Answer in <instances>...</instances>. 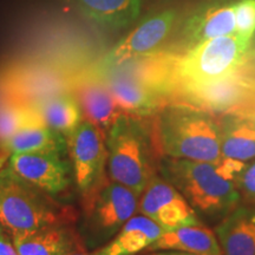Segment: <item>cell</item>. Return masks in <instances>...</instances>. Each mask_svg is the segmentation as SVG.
<instances>
[{
	"label": "cell",
	"mask_w": 255,
	"mask_h": 255,
	"mask_svg": "<svg viewBox=\"0 0 255 255\" xmlns=\"http://www.w3.org/2000/svg\"><path fill=\"white\" fill-rule=\"evenodd\" d=\"M109 178L141 196L155 176L163 156L154 116L122 114L107 132Z\"/></svg>",
	"instance_id": "1"
},
{
	"label": "cell",
	"mask_w": 255,
	"mask_h": 255,
	"mask_svg": "<svg viewBox=\"0 0 255 255\" xmlns=\"http://www.w3.org/2000/svg\"><path fill=\"white\" fill-rule=\"evenodd\" d=\"M163 156L216 164L223 157L218 115L184 103H170L154 116Z\"/></svg>",
	"instance_id": "2"
},
{
	"label": "cell",
	"mask_w": 255,
	"mask_h": 255,
	"mask_svg": "<svg viewBox=\"0 0 255 255\" xmlns=\"http://www.w3.org/2000/svg\"><path fill=\"white\" fill-rule=\"evenodd\" d=\"M72 219L71 208L19 176L8 163L0 170V226L12 238Z\"/></svg>",
	"instance_id": "3"
},
{
	"label": "cell",
	"mask_w": 255,
	"mask_h": 255,
	"mask_svg": "<svg viewBox=\"0 0 255 255\" xmlns=\"http://www.w3.org/2000/svg\"><path fill=\"white\" fill-rule=\"evenodd\" d=\"M159 171L191 208L206 218H226L241 200L235 183L220 176L212 163L164 156Z\"/></svg>",
	"instance_id": "4"
},
{
	"label": "cell",
	"mask_w": 255,
	"mask_h": 255,
	"mask_svg": "<svg viewBox=\"0 0 255 255\" xmlns=\"http://www.w3.org/2000/svg\"><path fill=\"white\" fill-rule=\"evenodd\" d=\"M251 41L233 33L206 40L180 53L176 62L177 90L218 81L237 71L247 62Z\"/></svg>",
	"instance_id": "5"
},
{
	"label": "cell",
	"mask_w": 255,
	"mask_h": 255,
	"mask_svg": "<svg viewBox=\"0 0 255 255\" xmlns=\"http://www.w3.org/2000/svg\"><path fill=\"white\" fill-rule=\"evenodd\" d=\"M138 200L131 189L105 178L84 197L87 227L92 237L104 240L120 232L138 209Z\"/></svg>",
	"instance_id": "6"
},
{
	"label": "cell",
	"mask_w": 255,
	"mask_h": 255,
	"mask_svg": "<svg viewBox=\"0 0 255 255\" xmlns=\"http://www.w3.org/2000/svg\"><path fill=\"white\" fill-rule=\"evenodd\" d=\"M107 133L90 121L83 119L65 136L73 177L83 197L88 196L107 178Z\"/></svg>",
	"instance_id": "7"
},
{
	"label": "cell",
	"mask_w": 255,
	"mask_h": 255,
	"mask_svg": "<svg viewBox=\"0 0 255 255\" xmlns=\"http://www.w3.org/2000/svg\"><path fill=\"white\" fill-rule=\"evenodd\" d=\"M255 87V72L247 62L218 81L178 89L173 103H184L214 115L235 113L246 103Z\"/></svg>",
	"instance_id": "8"
},
{
	"label": "cell",
	"mask_w": 255,
	"mask_h": 255,
	"mask_svg": "<svg viewBox=\"0 0 255 255\" xmlns=\"http://www.w3.org/2000/svg\"><path fill=\"white\" fill-rule=\"evenodd\" d=\"M75 78L47 64H17L0 75V98L32 104L51 95L72 92Z\"/></svg>",
	"instance_id": "9"
},
{
	"label": "cell",
	"mask_w": 255,
	"mask_h": 255,
	"mask_svg": "<svg viewBox=\"0 0 255 255\" xmlns=\"http://www.w3.org/2000/svg\"><path fill=\"white\" fill-rule=\"evenodd\" d=\"M139 197L138 209L142 215L151 219L164 232L202 225L180 191L163 177L155 175Z\"/></svg>",
	"instance_id": "10"
},
{
	"label": "cell",
	"mask_w": 255,
	"mask_h": 255,
	"mask_svg": "<svg viewBox=\"0 0 255 255\" xmlns=\"http://www.w3.org/2000/svg\"><path fill=\"white\" fill-rule=\"evenodd\" d=\"M175 20L176 13L174 11H164L145 19L104 56L97 69L114 68L127 60L149 55L162 49V45L173 30Z\"/></svg>",
	"instance_id": "11"
},
{
	"label": "cell",
	"mask_w": 255,
	"mask_h": 255,
	"mask_svg": "<svg viewBox=\"0 0 255 255\" xmlns=\"http://www.w3.org/2000/svg\"><path fill=\"white\" fill-rule=\"evenodd\" d=\"M66 154L26 152L9 155L8 165L27 182L50 195L68 189L71 184L72 165Z\"/></svg>",
	"instance_id": "12"
},
{
	"label": "cell",
	"mask_w": 255,
	"mask_h": 255,
	"mask_svg": "<svg viewBox=\"0 0 255 255\" xmlns=\"http://www.w3.org/2000/svg\"><path fill=\"white\" fill-rule=\"evenodd\" d=\"M234 2L215 1L194 12L183 25L182 40L175 46L181 53L203 41L235 33Z\"/></svg>",
	"instance_id": "13"
},
{
	"label": "cell",
	"mask_w": 255,
	"mask_h": 255,
	"mask_svg": "<svg viewBox=\"0 0 255 255\" xmlns=\"http://www.w3.org/2000/svg\"><path fill=\"white\" fill-rule=\"evenodd\" d=\"M72 94L77 98L84 120L90 121L105 133L124 114L105 83L95 71L77 76Z\"/></svg>",
	"instance_id": "14"
},
{
	"label": "cell",
	"mask_w": 255,
	"mask_h": 255,
	"mask_svg": "<svg viewBox=\"0 0 255 255\" xmlns=\"http://www.w3.org/2000/svg\"><path fill=\"white\" fill-rule=\"evenodd\" d=\"M94 71L105 83L123 113L150 117L167 105L161 97L119 69H95Z\"/></svg>",
	"instance_id": "15"
},
{
	"label": "cell",
	"mask_w": 255,
	"mask_h": 255,
	"mask_svg": "<svg viewBox=\"0 0 255 255\" xmlns=\"http://www.w3.org/2000/svg\"><path fill=\"white\" fill-rule=\"evenodd\" d=\"M19 255H70L84 251L77 234L66 225H53L13 237Z\"/></svg>",
	"instance_id": "16"
},
{
	"label": "cell",
	"mask_w": 255,
	"mask_h": 255,
	"mask_svg": "<svg viewBox=\"0 0 255 255\" xmlns=\"http://www.w3.org/2000/svg\"><path fill=\"white\" fill-rule=\"evenodd\" d=\"M223 255H255V207H237L216 227Z\"/></svg>",
	"instance_id": "17"
},
{
	"label": "cell",
	"mask_w": 255,
	"mask_h": 255,
	"mask_svg": "<svg viewBox=\"0 0 255 255\" xmlns=\"http://www.w3.org/2000/svg\"><path fill=\"white\" fill-rule=\"evenodd\" d=\"M222 156L248 162L255 158V119L247 115H218Z\"/></svg>",
	"instance_id": "18"
},
{
	"label": "cell",
	"mask_w": 255,
	"mask_h": 255,
	"mask_svg": "<svg viewBox=\"0 0 255 255\" xmlns=\"http://www.w3.org/2000/svg\"><path fill=\"white\" fill-rule=\"evenodd\" d=\"M146 250L178 251L193 255H223L215 234L203 225L164 232Z\"/></svg>",
	"instance_id": "19"
},
{
	"label": "cell",
	"mask_w": 255,
	"mask_h": 255,
	"mask_svg": "<svg viewBox=\"0 0 255 255\" xmlns=\"http://www.w3.org/2000/svg\"><path fill=\"white\" fill-rule=\"evenodd\" d=\"M85 18L107 28L129 26L141 11L142 0H70Z\"/></svg>",
	"instance_id": "20"
},
{
	"label": "cell",
	"mask_w": 255,
	"mask_h": 255,
	"mask_svg": "<svg viewBox=\"0 0 255 255\" xmlns=\"http://www.w3.org/2000/svg\"><path fill=\"white\" fill-rule=\"evenodd\" d=\"M164 231L144 215L132 216L119 234L107 246L101 248L102 255H135L151 246Z\"/></svg>",
	"instance_id": "21"
},
{
	"label": "cell",
	"mask_w": 255,
	"mask_h": 255,
	"mask_svg": "<svg viewBox=\"0 0 255 255\" xmlns=\"http://www.w3.org/2000/svg\"><path fill=\"white\" fill-rule=\"evenodd\" d=\"M31 105L46 127L64 136L72 131L83 120L81 107L72 92L51 95Z\"/></svg>",
	"instance_id": "22"
},
{
	"label": "cell",
	"mask_w": 255,
	"mask_h": 255,
	"mask_svg": "<svg viewBox=\"0 0 255 255\" xmlns=\"http://www.w3.org/2000/svg\"><path fill=\"white\" fill-rule=\"evenodd\" d=\"M0 146L9 155L26 152L68 154L65 136L46 126L32 127L21 130L0 143Z\"/></svg>",
	"instance_id": "23"
},
{
	"label": "cell",
	"mask_w": 255,
	"mask_h": 255,
	"mask_svg": "<svg viewBox=\"0 0 255 255\" xmlns=\"http://www.w3.org/2000/svg\"><path fill=\"white\" fill-rule=\"evenodd\" d=\"M45 126L31 104L0 98V143L27 128Z\"/></svg>",
	"instance_id": "24"
},
{
	"label": "cell",
	"mask_w": 255,
	"mask_h": 255,
	"mask_svg": "<svg viewBox=\"0 0 255 255\" xmlns=\"http://www.w3.org/2000/svg\"><path fill=\"white\" fill-rule=\"evenodd\" d=\"M235 33L252 40L255 32V0H239L234 2Z\"/></svg>",
	"instance_id": "25"
},
{
	"label": "cell",
	"mask_w": 255,
	"mask_h": 255,
	"mask_svg": "<svg viewBox=\"0 0 255 255\" xmlns=\"http://www.w3.org/2000/svg\"><path fill=\"white\" fill-rule=\"evenodd\" d=\"M240 196L250 206L255 207V161L247 164L238 180L235 181Z\"/></svg>",
	"instance_id": "26"
},
{
	"label": "cell",
	"mask_w": 255,
	"mask_h": 255,
	"mask_svg": "<svg viewBox=\"0 0 255 255\" xmlns=\"http://www.w3.org/2000/svg\"><path fill=\"white\" fill-rule=\"evenodd\" d=\"M218 174L225 180L232 181L235 183V181L238 180V177L240 176L242 171L245 170V168L247 167V162L239 161V159L229 158V157H223L219 163L214 164Z\"/></svg>",
	"instance_id": "27"
},
{
	"label": "cell",
	"mask_w": 255,
	"mask_h": 255,
	"mask_svg": "<svg viewBox=\"0 0 255 255\" xmlns=\"http://www.w3.org/2000/svg\"><path fill=\"white\" fill-rule=\"evenodd\" d=\"M235 114L247 115V116H251L255 119V87L253 89V92H252L250 96V98L246 101V103L242 105Z\"/></svg>",
	"instance_id": "28"
},
{
	"label": "cell",
	"mask_w": 255,
	"mask_h": 255,
	"mask_svg": "<svg viewBox=\"0 0 255 255\" xmlns=\"http://www.w3.org/2000/svg\"><path fill=\"white\" fill-rule=\"evenodd\" d=\"M0 255H19L15 251L13 244L6 240L5 238L0 239Z\"/></svg>",
	"instance_id": "29"
},
{
	"label": "cell",
	"mask_w": 255,
	"mask_h": 255,
	"mask_svg": "<svg viewBox=\"0 0 255 255\" xmlns=\"http://www.w3.org/2000/svg\"><path fill=\"white\" fill-rule=\"evenodd\" d=\"M8 158H9V154H8V152L2 151L1 154H0V170H1V169L4 168L6 164H7Z\"/></svg>",
	"instance_id": "30"
},
{
	"label": "cell",
	"mask_w": 255,
	"mask_h": 255,
	"mask_svg": "<svg viewBox=\"0 0 255 255\" xmlns=\"http://www.w3.org/2000/svg\"><path fill=\"white\" fill-rule=\"evenodd\" d=\"M70 255H102L101 253V250L98 251H95V252H91V253H89L87 251H78V252H75V253L70 254Z\"/></svg>",
	"instance_id": "31"
},
{
	"label": "cell",
	"mask_w": 255,
	"mask_h": 255,
	"mask_svg": "<svg viewBox=\"0 0 255 255\" xmlns=\"http://www.w3.org/2000/svg\"><path fill=\"white\" fill-rule=\"evenodd\" d=\"M182 252L180 253H159V254H155V255H182Z\"/></svg>",
	"instance_id": "32"
},
{
	"label": "cell",
	"mask_w": 255,
	"mask_h": 255,
	"mask_svg": "<svg viewBox=\"0 0 255 255\" xmlns=\"http://www.w3.org/2000/svg\"><path fill=\"white\" fill-rule=\"evenodd\" d=\"M2 238H5V235H4V232H2V227L0 226V239H2Z\"/></svg>",
	"instance_id": "33"
},
{
	"label": "cell",
	"mask_w": 255,
	"mask_h": 255,
	"mask_svg": "<svg viewBox=\"0 0 255 255\" xmlns=\"http://www.w3.org/2000/svg\"><path fill=\"white\" fill-rule=\"evenodd\" d=\"M182 255H193V254H188V253H183Z\"/></svg>",
	"instance_id": "34"
},
{
	"label": "cell",
	"mask_w": 255,
	"mask_h": 255,
	"mask_svg": "<svg viewBox=\"0 0 255 255\" xmlns=\"http://www.w3.org/2000/svg\"><path fill=\"white\" fill-rule=\"evenodd\" d=\"M252 55H253V56L255 55V47H254V51H253V53H252Z\"/></svg>",
	"instance_id": "35"
},
{
	"label": "cell",
	"mask_w": 255,
	"mask_h": 255,
	"mask_svg": "<svg viewBox=\"0 0 255 255\" xmlns=\"http://www.w3.org/2000/svg\"><path fill=\"white\" fill-rule=\"evenodd\" d=\"M253 57H255V55H254V56H253Z\"/></svg>",
	"instance_id": "36"
}]
</instances>
